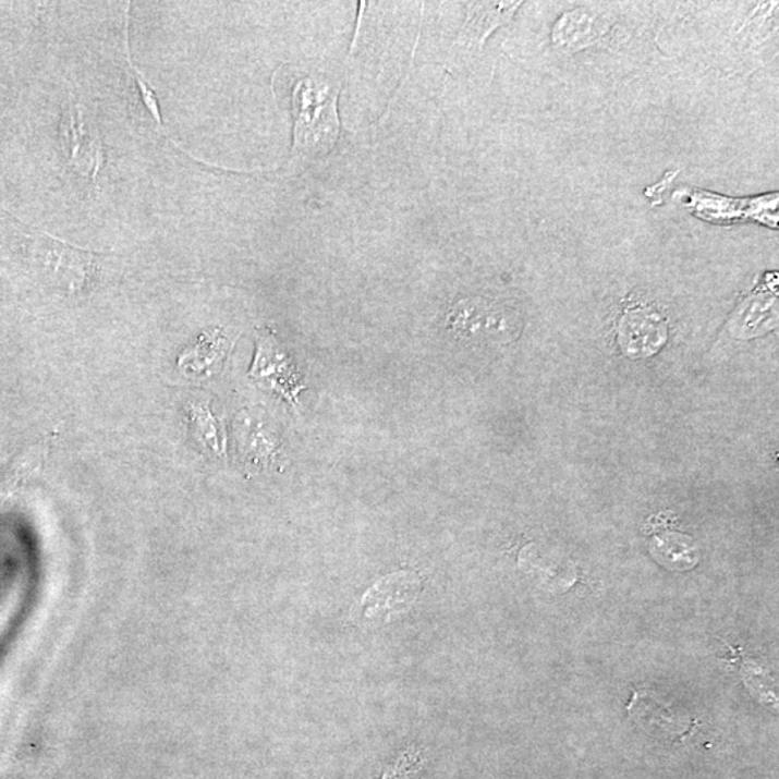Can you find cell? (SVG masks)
<instances>
[{
  "label": "cell",
  "instance_id": "obj_1",
  "mask_svg": "<svg viewBox=\"0 0 779 779\" xmlns=\"http://www.w3.org/2000/svg\"><path fill=\"white\" fill-rule=\"evenodd\" d=\"M37 253L42 273L64 295H82L96 287L100 271L99 256L58 242L50 235L38 240Z\"/></svg>",
  "mask_w": 779,
  "mask_h": 779
},
{
  "label": "cell",
  "instance_id": "obj_2",
  "mask_svg": "<svg viewBox=\"0 0 779 779\" xmlns=\"http://www.w3.org/2000/svg\"><path fill=\"white\" fill-rule=\"evenodd\" d=\"M336 95L327 88H318L312 82L301 83L295 88L293 106L296 111V146L320 149L331 148L337 139L338 120Z\"/></svg>",
  "mask_w": 779,
  "mask_h": 779
},
{
  "label": "cell",
  "instance_id": "obj_3",
  "mask_svg": "<svg viewBox=\"0 0 779 779\" xmlns=\"http://www.w3.org/2000/svg\"><path fill=\"white\" fill-rule=\"evenodd\" d=\"M60 137L66 162L80 177L95 182L104 167V144L95 124L84 115L83 107L73 100L62 113Z\"/></svg>",
  "mask_w": 779,
  "mask_h": 779
},
{
  "label": "cell",
  "instance_id": "obj_4",
  "mask_svg": "<svg viewBox=\"0 0 779 779\" xmlns=\"http://www.w3.org/2000/svg\"><path fill=\"white\" fill-rule=\"evenodd\" d=\"M422 583L416 573L389 574L364 595L362 613L369 623L386 622L389 618L407 611L421 594Z\"/></svg>",
  "mask_w": 779,
  "mask_h": 779
},
{
  "label": "cell",
  "instance_id": "obj_5",
  "mask_svg": "<svg viewBox=\"0 0 779 779\" xmlns=\"http://www.w3.org/2000/svg\"><path fill=\"white\" fill-rule=\"evenodd\" d=\"M251 377L259 381L260 385L278 391L289 402H296L297 393L304 389L288 355L283 353L276 338L269 332L261 333L257 340Z\"/></svg>",
  "mask_w": 779,
  "mask_h": 779
},
{
  "label": "cell",
  "instance_id": "obj_6",
  "mask_svg": "<svg viewBox=\"0 0 779 779\" xmlns=\"http://www.w3.org/2000/svg\"><path fill=\"white\" fill-rule=\"evenodd\" d=\"M224 350V338H221L218 329H214V331L203 333L194 345L188 346L181 354V357L178 358V367L186 376H202L212 369L214 364L220 362Z\"/></svg>",
  "mask_w": 779,
  "mask_h": 779
},
{
  "label": "cell",
  "instance_id": "obj_7",
  "mask_svg": "<svg viewBox=\"0 0 779 779\" xmlns=\"http://www.w3.org/2000/svg\"><path fill=\"white\" fill-rule=\"evenodd\" d=\"M188 421L195 438L203 445H206L211 451L220 453L221 443L220 440H218L216 421H214L208 409L199 406V404H197V406H191Z\"/></svg>",
  "mask_w": 779,
  "mask_h": 779
},
{
  "label": "cell",
  "instance_id": "obj_8",
  "mask_svg": "<svg viewBox=\"0 0 779 779\" xmlns=\"http://www.w3.org/2000/svg\"><path fill=\"white\" fill-rule=\"evenodd\" d=\"M425 764V756L417 747H409L398 759V763L387 769L382 779H413Z\"/></svg>",
  "mask_w": 779,
  "mask_h": 779
},
{
  "label": "cell",
  "instance_id": "obj_9",
  "mask_svg": "<svg viewBox=\"0 0 779 779\" xmlns=\"http://www.w3.org/2000/svg\"><path fill=\"white\" fill-rule=\"evenodd\" d=\"M133 73H135L137 86H139L141 95L144 97V101L146 107H148V110L150 113H153L156 123H158V126L160 131L163 132L162 129V120H160V114H159V107H158V101H156V96L153 90H150V87L148 84H146L144 77H142V74L139 71L135 69V66L132 65Z\"/></svg>",
  "mask_w": 779,
  "mask_h": 779
}]
</instances>
